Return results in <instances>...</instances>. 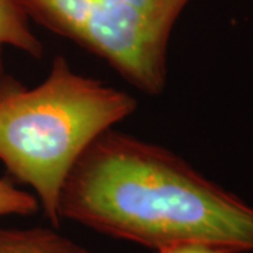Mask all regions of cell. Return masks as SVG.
I'll return each instance as SVG.
<instances>
[{
  "label": "cell",
  "mask_w": 253,
  "mask_h": 253,
  "mask_svg": "<svg viewBox=\"0 0 253 253\" xmlns=\"http://www.w3.org/2000/svg\"><path fill=\"white\" fill-rule=\"evenodd\" d=\"M58 214L152 251L204 242L253 252V206L162 145L116 128L73 166Z\"/></svg>",
  "instance_id": "6da1fadb"
},
{
  "label": "cell",
  "mask_w": 253,
  "mask_h": 253,
  "mask_svg": "<svg viewBox=\"0 0 253 253\" xmlns=\"http://www.w3.org/2000/svg\"><path fill=\"white\" fill-rule=\"evenodd\" d=\"M0 253H93L55 226H0Z\"/></svg>",
  "instance_id": "277c9868"
},
{
  "label": "cell",
  "mask_w": 253,
  "mask_h": 253,
  "mask_svg": "<svg viewBox=\"0 0 253 253\" xmlns=\"http://www.w3.org/2000/svg\"><path fill=\"white\" fill-rule=\"evenodd\" d=\"M7 46L36 59L44 55V45L31 30L30 18L18 0H0V73H4V49Z\"/></svg>",
  "instance_id": "5b68a950"
},
{
  "label": "cell",
  "mask_w": 253,
  "mask_h": 253,
  "mask_svg": "<svg viewBox=\"0 0 253 253\" xmlns=\"http://www.w3.org/2000/svg\"><path fill=\"white\" fill-rule=\"evenodd\" d=\"M191 0H18L30 20L110 65L146 96L168 83L173 28Z\"/></svg>",
  "instance_id": "3957f363"
},
{
  "label": "cell",
  "mask_w": 253,
  "mask_h": 253,
  "mask_svg": "<svg viewBox=\"0 0 253 253\" xmlns=\"http://www.w3.org/2000/svg\"><path fill=\"white\" fill-rule=\"evenodd\" d=\"M136 110L134 96L73 71L63 55L34 87L0 73V162L33 189L49 225L59 228V196L73 166Z\"/></svg>",
  "instance_id": "7a4b0ae2"
},
{
  "label": "cell",
  "mask_w": 253,
  "mask_h": 253,
  "mask_svg": "<svg viewBox=\"0 0 253 253\" xmlns=\"http://www.w3.org/2000/svg\"><path fill=\"white\" fill-rule=\"evenodd\" d=\"M154 253H238L231 248L221 245L204 244V242H186V244L170 245L161 249H156Z\"/></svg>",
  "instance_id": "52a82bcc"
},
{
  "label": "cell",
  "mask_w": 253,
  "mask_h": 253,
  "mask_svg": "<svg viewBox=\"0 0 253 253\" xmlns=\"http://www.w3.org/2000/svg\"><path fill=\"white\" fill-rule=\"evenodd\" d=\"M40 210L37 197L27 190L14 186L0 177V217L7 215H33Z\"/></svg>",
  "instance_id": "8992f818"
}]
</instances>
